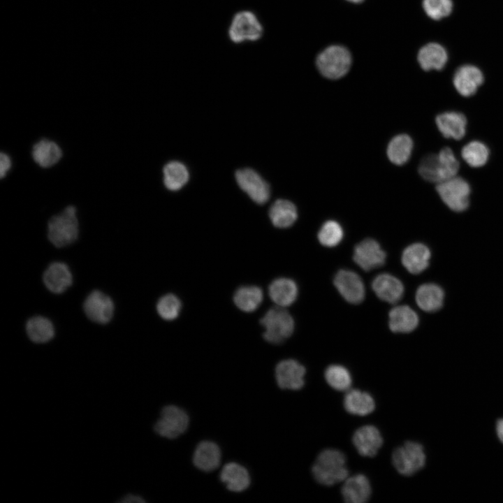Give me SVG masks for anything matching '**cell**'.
Returning <instances> with one entry per match:
<instances>
[{"mask_svg":"<svg viewBox=\"0 0 503 503\" xmlns=\"http://www.w3.org/2000/svg\"><path fill=\"white\" fill-rule=\"evenodd\" d=\"M220 480L228 490L237 493L245 490L251 483L247 469L236 462H228L223 467L220 472Z\"/></svg>","mask_w":503,"mask_h":503,"instance_id":"24","label":"cell"},{"mask_svg":"<svg viewBox=\"0 0 503 503\" xmlns=\"http://www.w3.org/2000/svg\"><path fill=\"white\" fill-rule=\"evenodd\" d=\"M221 451L219 446L211 441H203L196 446L193 455V463L201 471L209 472L220 465Z\"/></svg>","mask_w":503,"mask_h":503,"instance_id":"21","label":"cell"},{"mask_svg":"<svg viewBox=\"0 0 503 503\" xmlns=\"http://www.w3.org/2000/svg\"><path fill=\"white\" fill-rule=\"evenodd\" d=\"M269 217L275 227L289 228L297 219V209L292 202L285 199H279L271 205L269 210Z\"/></svg>","mask_w":503,"mask_h":503,"instance_id":"29","label":"cell"},{"mask_svg":"<svg viewBox=\"0 0 503 503\" xmlns=\"http://www.w3.org/2000/svg\"><path fill=\"white\" fill-rule=\"evenodd\" d=\"M189 424V418L184 409L175 405H168L162 409L154 429L160 436L173 439L183 434Z\"/></svg>","mask_w":503,"mask_h":503,"instance_id":"9","label":"cell"},{"mask_svg":"<svg viewBox=\"0 0 503 503\" xmlns=\"http://www.w3.org/2000/svg\"><path fill=\"white\" fill-rule=\"evenodd\" d=\"M26 330L29 339L36 343L47 342L54 335L51 321L41 316L31 318L27 323Z\"/></svg>","mask_w":503,"mask_h":503,"instance_id":"33","label":"cell"},{"mask_svg":"<svg viewBox=\"0 0 503 503\" xmlns=\"http://www.w3.org/2000/svg\"><path fill=\"white\" fill-rule=\"evenodd\" d=\"M78 220L74 206L66 207L62 212L53 216L48 224L49 240L57 247L72 244L78 235Z\"/></svg>","mask_w":503,"mask_h":503,"instance_id":"4","label":"cell"},{"mask_svg":"<svg viewBox=\"0 0 503 503\" xmlns=\"http://www.w3.org/2000/svg\"><path fill=\"white\" fill-rule=\"evenodd\" d=\"M265 331L263 338L269 343L279 344L289 338L294 330V320L284 307L270 309L261 319Z\"/></svg>","mask_w":503,"mask_h":503,"instance_id":"5","label":"cell"},{"mask_svg":"<svg viewBox=\"0 0 503 503\" xmlns=\"http://www.w3.org/2000/svg\"><path fill=\"white\" fill-rule=\"evenodd\" d=\"M341 491L344 500L348 503L365 502L372 492L370 481L360 474L346 479Z\"/></svg>","mask_w":503,"mask_h":503,"instance_id":"18","label":"cell"},{"mask_svg":"<svg viewBox=\"0 0 503 503\" xmlns=\"http://www.w3.org/2000/svg\"><path fill=\"white\" fill-rule=\"evenodd\" d=\"M392 462L400 474L411 476L425 465V454L423 447L419 443L407 442L393 451Z\"/></svg>","mask_w":503,"mask_h":503,"instance_id":"7","label":"cell"},{"mask_svg":"<svg viewBox=\"0 0 503 503\" xmlns=\"http://www.w3.org/2000/svg\"><path fill=\"white\" fill-rule=\"evenodd\" d=\"M372 288L377 296L381 300L395 304L403 296L404 286L396 277L382 273L373 279Z\"/></svg>","mask_w":503,"mask_h":503,"instance_id":"16","label":"cell"},{"mask_svg":"<svg viewBox=\"0 0 503 503\" xmlns=\"http://www.w3.org/2000/svg\"><path fill=\"white\" fill-rule=\"evenodd\" d=\"M386 254L380 245L374 239L367 238L356 245L353 259L365 271L382 266L386 261Z\"/></svg>","mask_w":503,"mask_h":503,"instance_id":"11","label":"cell"},{"mask_svg":"<svg viewBox=\"0 0 503 503\" xmlns=\"http://www.w3.org/2000/svg\"><path fill=\"white\" fill-rule=\"evenodd\" d=\"M12 163L10 156L3 152L0 154V176L3 178L11 167Z\"/></svg>","mask_w":503,"mask_h":503,"instance_id":"40","label":"cell"},{"mask_svg":"<svg viewBox=\"0 0 503 503\" xmlns=\"http://www.w3.org/2000/svg\"><path fill=\"white\" fill-rule=\"evenodd\" d=\"M43 279L48 290L54 293H61L72 284L73 277L67 265L54 262L45 270Z\"/></svg>","mask_w":503,"mask_h":503,"instance_id":"19","label":"cell"},{"mask_svg":"<svg viewBox=\"0 0 503 503\" xmlns=\"http://www.w3.org/2000/svg\"><path fill=\"white\" fill-rule=\"evenodd\" d=\"M423 6L430 18L437 20L451 13L453 3L451 0H423Z\"/></svg>","mask_w":503,"mask_h":503,"instance_id":"39","label":"cell"},{"mask_svg":"<svg viewBox=\"0 0 503 503\" xmlns=\"http://www.w3.org/2000/svg\"><path fill=\"white\" fill-rule=\"evenodd\" d=\"M326 381L330 386L339 391L349 390L352 379L349 370L340 365H331L324 372Z\"/></svg>","mask_w":503,"mask_h":503,"instance_id":"36","label":"cell"},{"mask_svg":"<svg viewBox=\"0 0 503 503\" xmlns=\"http://www.w3.org/2000/svg\"><path fill=\"white\" fill-rule=\"evenodd\" d=\"M314 479L330 486L345 480L348 476L344 454L337 449H327L317 456L312 469Z\"/></svg>","mask_w":503,"mask_h":503,"instance_id":"1","label":"cell"},{"mask_svg":"<svg viewBox=\"0 0 503 503\" xmlns=\"http://www.w3.org/2000/svg\"><path fill=\"white\" fill-rule=\"evenodd\" d=\"M418 324L416 312L408 305H398L388 314V326L394 333H407L413 331Z\"/></svg>","mask_w":503,"mask_h":503,"instance_id":"23","label":"cell"},{"mask_svg":"<svg viewBox=\"0 0 503 503\" xmlns=\"http://www.w3.org/2000/svg\"><path fill=\"white\" fill-rule=\"evenodd\" d=\"M268 293L271 300L277 306L286 307L295 302L298 289L296 283L293 279L280 277L270 283Z\"/></svg>","mask_w":503,"mask_h":503,"instance_id":"25","label":"cell"},{"mask_svg":"<svg viewBox=\"0 0 503 503\" xmlns=\"http://www.w3.org/2000/svg\"><path fill=\"white\" fill-rule=\"evenodd\" d=\"M465 161L474 168L485 165L489 157V150L480 141H472L465 145L461 151Z\"/></svg>","mask_w":503,"mask_h":503,"instance_id":"35","label":"cell"},{"mask_svg":"<svg viewBox=\"0 0 503 503\" xmlns=\"http://www.w3.org/2000/svg\"><path fill=\"white\" fill-rule=\"evenodd\" d=\"M305 367L294 359L280 361L275 367V379L282 389L299 390L305 384Z\"/></svg>","mask_w":503,"mask_h":503,"instance_id":"13","label":"cell"},{"mask_svg":"<svg viewBox=\"0 0 503 503\" xmlns=\"http://www.w3.org/2000/svg\"><path fill=\"white\" fill-rule=\"evenodd\" d=\"M483 82L482 72L479 68L472 65L460 67L453 76L454 87L463 96L474 95Z\"/></svg>","mask_w":503,"mask_h":503,"instance_id":"17","label":"cell"},{"mask_svg":"<svg viewBox=\"0 0 503 503\" xmlns=\"http://www.w3.org/2000/svg\"><path fill=\"white\" fill-rule=\"evenodd\" d=\"M347 1L353 2V3H358V2L362 1L363 0H347Z\"/></svg>","mask_w":503,"mask_h":503,"instance_id":"43","label":"cell"},{"mask_svg":"<svg viewBox=\"0 0 503 503\" xmlns=\"http://www.w3.org/2000/svg\"><path fill=\"white\" fill-rule=\"evenodd\" d=\"M436 124L445 138L460 140L465 134L467 119L460 112H445L437 116Z\"/></svg>","mask_w":503,"mask_h":503,"instance_id":"22","label":"cell"},{"mask_svg":"<svg viewBox=\"0 0 503 503\" xmlns=\"http://www.w3.org/2000/svg\"><path fill=\"white\" fill-rule=\"evenodd\" d=\"M145 500H143L141 497L136 495H127L124 497V498L121 500V502L124 503H130V502H145Z\"/></svg>","mask_w":503,"mask_h":503,"instance_id":"41","label":"cell"},{"mask_svg":"<svg viewBox=\"0 0 503 503\" xmlns=\"http://www.w3.org/2000/svg\"><path fill=\"white\" fill-rule=\"evenodd\" d=\"M413 147V140L409 135L404 133L397 135L388 144L386 150L388 158L395 165H403L409 159Z\"/></svg>","mask_w":503,"mask_h":503,"instance_id":"31","label":"cell"},{"mask_svg":"<svg viewBox=\"0 0 503 503\" xmlns=\"http://www.w3.org/2000/svg\"><path fill=\"white\" fill-rule=\"evenodd\" d=\"M496 432L499 439L503 443V418L497 421L496 423Z\"/></svg>","mask_w":503,"mask_h":503,"instance_id":"42","label":"cell"},{"mask_svg":"<svg viewBox=\"0 0 503 503\" xmlns=\"http://www.w3.org/2000/svg\"><path fill=\"white\" fill-rule=\"evenodd\" d=\"M264 28L256 13L251 10H241L232 17L228 36L231 43L240 45L254 43L263 38Z\"/></svg>","mask_w":503,"mask_h":503,"instance_id":"3","label":"cell"},{"mask_svg":"<svg viewBox=\"0 0 503 503\" xmlns=\"http://www.w3.org/2000/svg\"><path fill=\"white\" fill-rule=\"evenodd\" d=\"M352 440L358 453L365 457L374 456L383 444L379 430L372 425H363L356 430Z\"/></svg>","mask_w":503,"mask_h":503,"instance_id":"15","label":"cell"},{"mask_svg":"<svg viewBox=\"0 0 503 503\" xmlns=\"http://www.w3.org/2000/svg\"><path fill=\"white\" fill-rule=\"evenodd\" d=\"M436 190L451 210L462 212L468 207L470 187L464 179L455 176L438 183Z\"/></svg>","mask_w":503,"mask_h":503,"instance_id":"8","label":"cell"},{"mask_svg":"<svg viewBox=\"0 0 503 503\" xmlns=\"http://www.w3.org/2000/svg\"><path fill=\"white\" fill-rule=\"evenodd\" d=\"M459 170V162L453 152L444 147L437 154L424 156L418 166V173L425 180L440 183L456 176Z\"/></svg>","mask_w":503,"mask_h":503,"instance_id":"2","label":"cell"},{"mask_svg":"<svg viewBox=\"0 0 503 503\" xmlns=\"http://www.w3.org/2000/svg\"><path fill=\"white\" fill-rule=\"evenodd\" d=\"M444 293L442 289L435 284L421 285L416 292V302L423 311L434 312L439 309L443 305Z\"/></svg>","mask_w":503,"mask_h":503,"instance_id":"26","label":"cell"},{"mask_svg":"<svg viewBox=\"0 0 503 503\" xmlns=\"http://www.w3.org/2000/svg\"><path fill=\"white\" fill-rule=\"evenodd\" d=\"M447 53L439 44L431 43L423 46L418 52V61L425 71L441 70L447 61Z\"/></svg>","mask_w":503,"mask_h":503,"instance_id":"30","label":"cell"},{"mask_svg":"<svg viewBox=\"0 0 503 503\" xmlns=\"http://www.w3.org/2000/svg\"><path fill=\"white\" fill-rule=\"evenodd\" d=\"M344 236L342 226L335 220H328L321 226L318 232V240L325 247H333L338 245Z\"/></svg>","mask_w":503,"mask_h":503,"instance_id":"37","label":"cell"},{"mask_svg":"<svg viewBox=\"0 0 503 503\" xmlns=\"http://www.w3.org/2000/svg\"><path fill=\"white\" fill-rule=\"evenodd\" d=\"M163 182L171 191L181 189L189 180L186 166L179 161H170L163 167Z\"/></svg>","mask_w":503,"mask_h":503,"instance_id":"34","label":"cell"},{"mask_svg":"<svg viewBox=\"0 0 503 503\" xmlns=\"http://www.w3.org/2000/svg\"><path fill=\"white\" fill-rule=\"evenodd\" d=\"M83 307L87 316L98 323H107L113 315L112 300L100 291H93L85 299Z\"/></svg>","mask_w":503,"mask_h":503,"instance_id":"14","label":"cell"},{"mask_svg":"<svg viewBox=\"0 0 503 503\" xmlns=\"http://www.w3.org/2000/svg\"><path fill=\"white\" fill-rule=\"evenodd\" d=\"M31 156L41 167L49 168L61 159L62 151L55 142L42 139L33 145Z\"/></svg>","mask_w":503,"mask_h":503,"instance_id":"27","label":"cell"},{"mask_svg":"<svg viewBox=\"0 0 503 503\" xmlns=\"http://www.w3.org/2000/svg\"><path fill=\"white\" fill-rule=\"evenodd\" d=\"M181 307L180 299L176 296L168 293L159 300L156 310L162 319L166 321H172L179 316Z\"/></svg>","mask_w":503,"mask_h":503,"instance_id":"38","label":"cell"},{"mask_svg":"<svg viewBox=\"0 0 503 503\" xmlns=\"http://www.w3.org/2000/svg\"><path fill=\"white\" fill-rule=\"evenodd\" d=\"M239 187L256 203L264 204L270 197L268 184L254 170L243 168L235 173Z\"/></svg>","mask_w":503,"mask_h":503,"instance_id":"12","label":"cell"},{"mask_svg":"<svg viewBox=\"0 0 503 503\" xmlns=\"http://www.w3.org/2000/svg\"><path fill=\"white\" fill-rule=\"evenodd\" d=\"M429 248L422 243H414L407 247L402 254V263L411 274H419L429 265Z\"/></svg>","mask_w":503,"mask_h":503,"instance_id":"20","label":"cell"},{"mask_svg":"<svg viewBox=\"0 0 503 503\" xmlns=\"http://www.w3.org/2000/svg\"><path fill=\"white\" fill-rule=\"evenodd\" d=\"M351 57L344 47L332 45L318 56L316 65L320 73L329 79L343 77L350 68Z\"/></svg>","mask_w":503,"mask_h":503,"instance_id":"6","label":"cell"},{"mask_svg":"<svg viewBox=\"0 0 503 503\" xmlns=\"http://www.w3.org/2000/svg\"><path fill=\"white\" fill-rule=\"evenodd\" d=\"M344 407L351 414L365 416L374 411L375 403L373 398L368 393L352 389L348 390L344 395Z\"/></svg>","mask_w":503,"mask_h":503,"instance_id":"28","label":"cell"},{"mask_svg":"<svg viewBox=\"0 0 503 503\" xmlns=\"http://www.w3.org/2000/svg\"><path fill=\"white\" fill-rule=\"evenodd\" d=\"M333 283L344 299L351 304H359L365 298V289L360 277L349 270H340L335 275Z\"/></svg>","mask_w":503,"mask_h":503,"instance_id":"10","label":"cell"},{"mask_svg":"<svg viewBox=\"0 0 503 503\" xmlns=\"http://www.w3.org/2000/svg\"><path fill=\"white\" fill-rule=\"evenodd\" d=\"M263 293L256 286H244L238 288L233 296L236 307L245 312L255 311L261 304Z\"/></svg>","mask_w":503,"mask_h":503,"instance_id":"32","label":"cell"}]
</instances>
